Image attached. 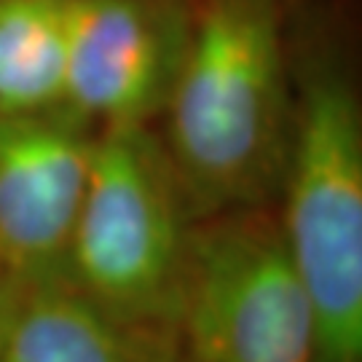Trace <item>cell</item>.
Returning <instances> with one entry per match:
<instances>
[{
	"label": "cell",
	"mask_w": 362,
	"mask_h": 362,
	"mask_svg": "<svg viewBox=\"0 0 362 362\" xmlns=\"http://www.w3.org/2000/svg\"><path fill=\"white\" fill-rule=\"evenodd\" d=\"M293 129L282 0H194L156 132L194 220L276 202Z\"/></svg>",
	"instance_id": "cell-1"
},
{
	"label": "cell",
	"mask_w": 362,
	"mask_h": 362,
	"mask_svg": "<svg viewBox=\"0 0 362 362\" xmlns=\"http://www.w3.org/2000/svg\"><path fill=\"white\" fill-rule=\"evenodd\" d=\"M274 212L317 317L320 362H362V105L330 59L293 67Z\"/></svg>",
	"instance_id": "cell-2"
},
{
	"label": "cell",
	"mask_w": 362,
	"mask_h": 362,
	"mask_svg": "<svg viewBox=\"0 0 362 362\" xmlns=\"http://www.w3.org/2000/svg\"><path fill=\"white\" fill-rule=\"evenodd\" d=\"M194 215L156 127L97 129L65 282L113 320L172 341Z\"/></svg>",
	"instance_id": "cell-3"
},
{
	"label": "cell",
	"mask_w": 362,
	"mask_h": 362,
	"mask_svg": "<svg viewBox=\"0 0 362 362\" xmlns=\"http://www.w3.org/2000/svg\"><path fill=\"white\" fill-rule=\"evenodd\" d=\"M172 346L177 362H320L317 317L274 204L194 220Z\"/></svg>",
	"instance_id": "cell-4"
},
{
	"label": "cell",
	"mask_w": 362,
	"mask_h": 362,
	"mask_svg": "<svg viewBox=\"0 0 362 362\" xmlns=\"http://www.w3.org/2000/svg\"><path fill=\"white\" fill-rule=\"evenodd\" d=\"M191 19L194 0H73L65 105L94 129L156 127Z\"/></svg>",
	"instance_id": "cell-5"
},
{
	"label": "cell",
	"mask_w": 362,
	"mask_h": 362,
	"mask_svg": "<svg viewBox=\"0 0 362 362\" xmlns=\"http://www.w3.org/2000/svg\"><path fill=\"white\" fill-rule=\"evenodd\" d=\"M94 140L70 107L0 116V272L19 293L65 282Z\"/></svg>",
	"instance_id": "cell-6"
},
{
	"label": "cell",
	"mask_w": 362,
	"mask_h": 362,
	"mask_svg": "<svg viewBox=\"0 0 362 362\" xmlns=\"http://www.w3.org/2000/svg\"><path fill=\"white\" fill-rule=\"evenodd\" d=\"M0 362H177L172 341L113 320L67 282L22 290Z\"/></svg>",
	"instance_id": "cell-7"
},
{
	"label": "cell",
	"mask_w": 362,
	"mask_h": 362,
	"mask_svg": "<svg viewBox=\"0 0 362 362\" xmlns=\"http://www.w3.org/2000/svg\"><path fill=\"white\" fill-rule=\"evenodd\" d=\"M73 0H0V116L65 105Z\"/></svg>",
	"instance_id": "cell-8"
},
{
	"label": "cell",
	"mask_w": 362,
	"mask_h": 362,
	"mask_svg": "<svg viewBox=\"0 0 362 362\" xmlns=\"http://www.w3.org/2000/svg\"><path fill=\"white\" fill-rule=\"evenodd\" d=\"M16 298H19V290L13 287V282L6 274L0 272V344H3V336H6V327L11 322Z\"/></svg>",
	"instance_id": "cell-9"
}]
</instances>
